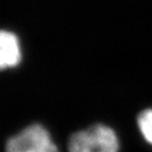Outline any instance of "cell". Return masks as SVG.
<instances>
[{
	"label": "cell",
	"mask_w": 152,
	"mask_h": 152,
	"mask_svg": "<svg viewBox=\"0 0 152 152\" xmlns=\"http://www.w3.org/2000/svg\"><path fill=\"white\" fill-rule=\"evenodd\" d=\"M117 135L111 128L96 125L73 134L69 141L70 152H118Z\"/></svg>",
	"instance_id": "obj_1"
},
{
	"label": "cell",
	"mask_w": 152,
	"mask_h": 152,
	"mask_svg": "<svg viewBox=\"0 0 152 152\" xmlns=\"http://www.w3.org/2000/svg\"><path fill=\"white\" fill-rule=\"evenodd\" d=\"M6 152H58V149L46 129L33 125L8 140Z\"/></svg>",
	"instance_id": "obj_2"
},
{
	"label": "cell",
	"mask_w": 152,
	"mask_h": 152,
	"mask_svg": "<svg viewBox=\"0 0 152 152\" xmlns=\"http://www.w3.org/2000/svg\"><path fill=\"white\" fill-rule=\"evenodd\" d=\"M21 60V48L17 37L0 31V69L14 67Z\"/></svg>",
	"instance_id": "obj_3"
},
{
	"label": "cell",
	"mask_w": 152,
	"mask_h": 152,
	"mask_svg": "<svg viewBox=\"0 0 152 152\" xmlns=\"http://www.w3.org/2000/svg\"><path fill=\"white\" fill-rule=\"evenodd\" d=\"M138 125L144 138L152 144V110L141 113L138 117Z\"/></svg>",
	"instance_id": "obj_4"
}]
</instances>
